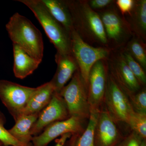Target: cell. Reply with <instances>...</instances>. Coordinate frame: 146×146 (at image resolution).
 Listing matches in <instances>:
<instances>
[{"mask_svg":"<svg viewBox=\"0 0 146 146\" xmlns=\"http://www.w3.org/2000/svg\"><path fill=\"white\" fill-rule=\"evenodd\" d=\"M65 1L70 13L73 28L82 39L88 44L109 48L100 17L89 6L88 1Z\"/></svg>","mask_w":146,"mask_h":146,"instance_id":"6da1fadb","label":"cell"},{"mask_svg":"<svg viewBox=\"0 0 146 146\" xmlns=\"http://www.w3.org/2000/svg\"><path fill=\"white\" fill-rule=\"evenodd\" d=\"M6 29L13 44L42 61L44 46L42 33L31 21L17 12L11 17Z\"/></svg>","mask_w":146,"mask_h":146,"instance_id":"7a4b0ae2","label":"cell"},{"mask_svg":"<svg viewBox=\"0 0 146 146\" xmlns=\"http://www.w3.org/2000/svg\"><path fill=\"white\" fill-rule=\"evenodd\" d=\"M31 10L44 29L50 41L54 45L56 53L71 54L70 34L49 12L40 0H18Z\"/></svg>","mask_w":146,"mask_h":146,"instance_id":"3957f363","label":"cell"},{"mask_svg":"<svg viewBox=\"0 0 146 146\" xmlns=\"http://www.w3.org/2000/svg\"><path fill=\"white\" fill-rule=\"evenodd\" d=\"M70 38L71 54L88 89V79L92 66L98 60H107L112 49L107 47L93 46L84 42L74 29L71 32Z\"/></svg>","mask_w":146,"mask_h":146,"instance_id":"277c9868","label":"cell"},{"mask_svg":"<svg viewBox=\"0 0 146 146\" xmlns=\"http://www.w3.org/2000/svg\"><path fill=\"white\" fill-rule=\"evenodd\" d=\"M59 94L66 104L70 117L76 116L84 120L89 119L90 108L88 89L78 70Z\"/></svg>","mask_w":146,"mask_h":146,"instance_id":"5b68a950","label":"cell"},{"mask_svg":"<svg viewBox=\"0 0 146 146\" xmlns=\"http://www.w3.org/2000/svg\"><path fill=\"white\" fill-rule=\"evenodd\" d=\"M36 89V88L0 80V100L14 121L22 116L23 111Z\"/></svg>","mask_w":146,"mask_h":146,"instance_id":"8992f818","label":"cell"},{"mask_svg":"<svg viewBox=\"0 0 146 146\" xmlns=\"http://www.w3.org/2000/svg\"><path fill=\"white\" fill-rule=\"evenodd\" d=\"M106 110L115 122L127 123L133 110L127 96L119 86L108 69L104 102Z\"/></svg>","mask_w":146,"mask_h":146,"instance_id":"52a82bcc","label":"cell"},{"mask_svg":"<svg viewBox=\"0 0 146 146\" xmlns=\"http://www.w3.org/2000/svg\"><path fill=\"white\" fill-rule=\"evenodd\" d=\"M98 13L103 25L108 47L109 44L117 47L125 44L132 34L130 25L125 18L114 7Z\"/></svg>","mask_w":146,"mask_h":146,"instance_id":"ba28073f","label":"cell"},{"mask_svg":"<svg viewBox=\"0 0 146 146\" xmlns=\"http://www.w3.org/2000/svg\"><path fill=\"white\" fill-rule=\"evenodd\" d=\"M106 60L97 61L91 68L88 79V97L91 110H101L104 102L108 68Z\"/></svg>","mask_w":146,"mask_h":146,"instance_id":"9c48e42d","label":"cell"},{"mask_svg":"<svg viewBox=\"0 0 146 146\" xmlns=\"http://www.w3.org/2000/svg\"><path fill=\"white\" fill-rule=\"evenodd\" d=\"M84 121L78 117L71 116L67 119L52 123L47 126L42 133L33 136L32 145L48 146L54 140L65 133L81 134L85 130Z\"/></svg>","mask_w":146,"mask_h":146,"instance_id":"30bf717a","label":"cell"},{"mask_svg":"<svg viewBox=\"0 0 146 146\" xmlns=\"http://www.w3.org/2000/svg\"><path fill=\"white\" fill-rule=\"evenodd\" d=\"M70 117L63 98L59 93L55 91L49 103L40 112L31 130L32 136H37L51 124L67 119Z\"/></svg>","mask_w":146,"mask_h":146,"instance_id":"8fae6325","label":"cell"},{"mask_svg":"<svg viewBox=\"0 0 146 146\" xmlns=\"http://www.w3.org/2000/svg\"><path fill=\"white\" fill-rule=\"evenodd\" d=\"M122 138L115 121L106 109L101 110L95 128L94 146H115Z\"/></svg>","mask_w":146,"mask_h":146,"instance_id":"7c38bea8","label":"cell"},{"mask_svg":"<svg viewBox=\"0 0 146 146\" xmlns=\"http://www.w3.org/2000/svg\"><path fill=\"white\" fill-rule=\"evenodd\" d=\"M110 73L126 95L129 98L141 89V85L130 70L121 54L110 62Z\"/></svg>","mask_w":146,"mask_h":146,"instance_id":"4fadbf2b","label":"cell"},{"mask_svg":"<svg viewBox=\"0 0 146 146\" xmlns=\"http://www.w3.org/2000/svg\"><path fill=\"white\" fill-rule=\"evenodd\" d=\"M55 61L57 67L56 72L50 82L54 87L55 91L59 93L61 89L71 79L78 66L72 54H60L56 53Z\"/></svg>","mask_w":146,"mask_h":146,"instance_id":"5bb4252c","label":"cell"},{"mask_svg":"<svg viewBox=\"0 0 146 146\" xmlns=\"http://www.w3.org/2000/svg\"><path fill=\"white\" fill-rule=\"evenodd\" d=\"M13 71L17 78L23 79L33 73L42 61L27 53L17 45L13 44Z\"/></svg>","mask_w":146,"mask_h":146,"instance_id":"9a60e30c","label":"cell"},{"mask_svg":"<svg viewBox=\"0 0 146 146\" xmlns=\"http://www.w3.org/2000/svg\"><path fill=\"white\" fill-rule=\"evenodd\" d=\"M54 92V87L50 81L36 87L22 115L40 113L49 103Z\"/></svg>","mask_w":146,"mask_h":146,"instance_id":"2e32d148","label":"cell"},{"mask_svg":"<svg viewBox=\"0 0 146 146\" xmlns=\"http://www.w3.org/2000/svg\"><path fill=\"white\" fill-rule=\"evenodd\" d=\"M39 113L31 115H22L16 120L15 124L9 132L16 140L27 146H32L31 130L38 118Z\"/></svg>","mask_w":146,"mask_h":146,"instance_id":"e0dca14e","label":"cell"},{"mask_svg":"<svg viewBox=\"0 0 146 146\" xmlns=\"http://www.w3.org/2000/svg\"><path fill=\"white\" fill-rule=\"evenodd\" d=\"M54 18L70 34L74 29L70 11L65 0H40Z\"/></svg>","mask_w":146,"mask_h":146,"instance_id":"ac0fdd59","label":"cell"},{"mask_svg":"<svg viewBox=\"0 0 146 146\" xmlns=\"http://www.w3.org/2000/svg\"><path fill=\"white\" fill-rule=\"evenodd\" d=\"M127 21L132 31L134 32L139 39L146 40V1H135L133 9L129 14Z\"/></svg>","mask_w":146,"mask_h":146,"instance_id":"d6986e66","label":"cell"},{"mask_svg":"<svg viewBox=\"0 0 146 146\" xmlns=\"http://www.w3.org/2000/svg\"><path fill=\"white\" fill-rule=\"evenodd\" d=\"M100 110H91L89 122L82 133L78 135L74 146H94L95 128Z\"/></svg>","mask_w":146,"mask_h":146,"instance_id":"ffe728a7","label":"cell"},{"mask_svg":"<svg viewBox=\"0 0 146 146\" xmlns=\"http://www.w3.org/2000/svg\"><path fill=\"white\" fill-rule=\"evenodd\" d=\"M126 50L141 66L144 71L146 70L145 46L141 39L133 37L128 43Z\"/></svg>","mask_w":146,"mask_h":146,"instance_id":"44dd1931","label":"cell"},{"mask_svg":"<svg viewBox=\"0 0 146 146\" xmlns=\"http://www.w3.org/2000/svg\"><path fill=\"white\" fill-rule=\"evenodd\" d=\"M132 131L143 139L146 138V114H141L133 111L130 114L127 123Z\"/></svg>","mask_w":146,"mask_h":146,"instance_id":"7402d4cb","label":"cell"},{"mask_svg":"<svg viewBox=\"0 0 146 146\" xmlns=\"http://www.w3.org/2000/svg\"><path fill=\"white\" fill-rule=\"evenodd\" d=\"M121 54L127 65L141 86H145L146 84V76L143 68L125 50L123 51Z\"/></svg>","mask_w":146,"mask_h":146,"instance_id":"603a6c76","label":"cell"},{"mask_svg":"<svg viewBox=\"0 0 146 146\" xmlns=\"http://www.w3.org/2000/svg\"><path fill=\"white\" fill-rule=\"evenodd\" d=\"M6 122L5 116L0 111V142L4 146H27L19 142L5 127Z\"/></svg>","mask_w":146,"mask_h":146,"instance_id":"cb8c5ba5","label":"cell"},{"mask_svg":"<svg viewBox=\"0 0 146 146\" xmlns=\"http://www.w3.org/2000/svg\"><path fill=\"white\" fill-rule=\"evenodd\" d=\"M133 110L135 112L146 114V90L141 89L129 98Z\"/></svg>","mask_w":146,"mask_h":146,"instance_id":"d4e9b609","label":"cell"},{"mask_svg":"<svg viewBox=\"0 0 146 146\" xmlns=\"http://www.w3.org/2000/svg\"><path fill=\"white\" fill-rule=\"evenodd\" d=\"M143 139L135 132H132L115 146H140Z\"/></svg>","mask_w":146,"mask_h":146,"instance_id":"484cf974","label":"cell"},{"mask_svg":"<svg viewBox=\"0 0 146 146\" xmlns=\"http://www.w3.org/2000/svg\"><path fill=\"white\" fill-rule=\"evenodd\" d=\"M119 10L123 15L129 14L131 12L134 6L133 0H117L115 2Z\"/></svg>","mask_w":146,"mask_h":146,"instance_id":"4316f807","label":"cell"},{"mask_svg":"<svg viewBox=\"0 0 146 146\" xmlns=\"http://www.w3.org/2000/svg\"><path fill=\"white\" fill-rule=\"evenodd\" d=\"M89 6L92 9H102L112 5L115 2V1L112 0H91L87 1Z\"/></svg>","mask_w":146,"mask_h":146,"instance_id":"83f0119b","label":"cell"},{"mask_svg":"<svg viewBox=\"0 0 146 146\" xmlns=\"http://www.w3.org/2000/svg\"><path fill=\"white\" fill-rule=\"evenodd\" d=\"M72 135V133H68L60 136V138L56 140V145L55 146H64L66 142Z\"/></svg>","mask_w":146,"mask_h":146,"instance_id":"f1b7e54d","label":"cell"},{"mask_svg":"<svg viewBox=\"0 0 146 146\" xmlns=\"http://www.w3.org/2000/svg\"><path fill=\"white\" fill-rule=\"evenodd\" d=\"M78 134H73L65 143L64 146H74L75 141Z\"/></svg>","mask_w":146,"mask_h":146,"instance_id":"f546056e","label":"cell"},{"mask_svg":"<svg viewBox=\"0 0 146 146\" xmlns=\"http://www.w3.org/2000/svg\"><path fill=\"white\" fill-rule=\"evenodd\" d=\"M140 146H146V139H143L142 140Z\"/></svg>","mask_w":146,"mask_h":146,"instance_id":"4dcf8cb0","label":"cell"},{"mask_svg":"<svg viewBox=\"0 0 146 146\" xmlns=\"http://www.w3.org/2000/svg\"><path fill=\"white\" fill-rule=\"evenodd\" d=\"M0 146H4V145H3L2 143H1V142H0Z\"/></svg>","mask_w":146,"mask_h":146,"instance_id":"1f68e13d","label":"cell"}]
</instances>
